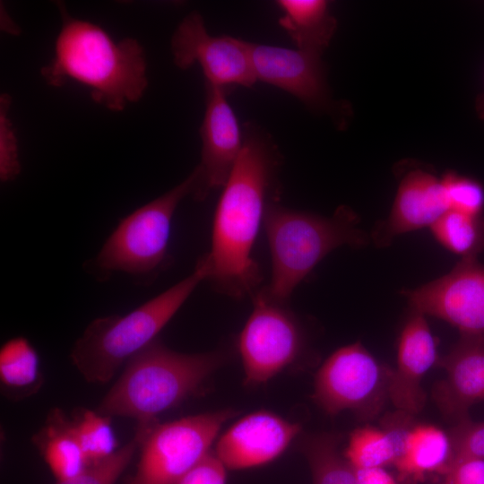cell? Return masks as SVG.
Segmentation results:
<instances>
[{"label": "cell", "instance_id": "cell-1", "mask_svg": "<svg viewBox=\"0 0 484 484\" xmlns=\"http://www.w3.org/2000/svg\"><path fill=\"white\" fill-rule=\"evenodd\" d=\"M240 156L222 187L213 216L206 281L234 298L253 296L261 274L252 251L266 209L277 200L281 156L270 134L254 125L243 131Z\"/></svg>", "mask_w": 484, "mask_h": 484}, {"label": "cell", "instance_id": "cell-2", "mask_svg": "<svg viewBox=\"0 0 484 484\" xmlns=\"http://www.w3.org/2000/svg\"><path fill=\"white\" fill-rule=\"evenodd\" d=\"M62 25L54 57L40 70L45 82L60 87L73 80L90 90L91 99L118 112L138 101L148 86L146 59L135 39L114 40L99 26L70 16L58 4Z\"/></svg>", "mask_w": 484, "mask_h": 484}, {"label": "cell", "instance_id": "cell-3", "mask_svg": "<svg viewBox=\"0 0 484 484\" xmlns=\"http://www.w3.org/2000/svg\"><path fill=\"white\" fill-rule=\"evenodd\" d=\"M223 358L219 351L177 352L156 339L127 361L97 411L108 417L134 418L139 428H149L160 413L194 393Z\"/></svg>", "mask_w": 484, "mask_h": 484}, {"label": "cell", "instance_id": "cell-4", "mask_svg": "<svg viewBox=\"0 0 484 484\" xmlns=\"http://www.w3.org/2000/svg\"><path fill=\"white\" fill-rule=\"evenodd\" d=\"M206 278L205 265L199 259L190 275L133 311L95 319L74 343L71 352L74 366L90 383L108 382L123 363L156 340Z\"/></svg>", "mask_w": 484, "mask_h": 484}, {"label": "cell", "instance_id": "cell-5", "mask_svg": "<svg viewBox=\"0 0 484 484\" xmlns=\"http://www.w3.org/2000/svg\"><path fill=\"white\" fill-rule=\"evenodd\" d=\"M357 216L340 207L330 218L269 203L264 227L272 261L269 293L287 302L295 288L330 252L345 245L360 246L366 235Z\"/></svg>", "mask_w": 484, "mask_h": 484}, {"label": "cell", "instance_id": "cell-6", "mask_svg": "<svg viewBox=\"0 0 484 484\" xmlns=\"http://www.w3.org/2000/svg\"><path fill=\"white\" fill-rule=\"evenodd\" d=\"M197 176L180 184L122 219L88 269L105 281L114 272L145 280L156 276L169 262L171 222L179 203L193 194Z\"/></svg>", "mask_w": 484, "mask_h": 484}, {"label": "cell", "instance_id": "cell-7", "mask_svg": "<svg viewBox=\"0 0 484 484\" xmlns=\"http://www.w3.org/2000/svg\"><path fill=\"white\" fill-rule=\"evenodd\" d=\"M235 414L220 410L137 429L142 453L129 484H177L210 453L220 429Z\"/></svg>", "mask_w": 484, "mask_h": 484}, {"label": "cell", "instance_id": "cell-8", "mask_svg": "<svg viewBox=\"0 0 484 484\" xmlns=\"http://www.w3.org/2000/svg\"><path fill=\"white\" fill-rule=\"evenodd\" d=\"M253 310L238 341L248 385L264 384L295 363L303 353L305 334L285 301L266 287L252 296Z\"/></svg>", "mask_w": 484, "mask_h": 484}, {"label": "cell", "instance_id": "cell-9", "mask_svg": "<svg viewBox=\"0 0 484 484\" xmlns=\"http://www.w3.org/2000/svg\"><path fill=\"white\" fill-rule=\"evenodd\" d=\"M391 369L360 343L343 346L332 353L317 370L313 399L326 413L352 411L369 419L388 397Z\"/></svg>", "mask_w": 484, "mask_h": 484}, {"label": "cell", "instance_id": "cell-10", "mask_svg": "<svg viewBox=\"0 0 484 484\" xmlns=\"http://www.w3.org/2000/svg\"><path fill=\"white\" fill-rule=\"evenodd\" d=\"M174 64L186 70L198 64L205 83L252 87L257 81L250 42L229 36L215 37L207 31L203 16L196 11L177 25L170 40Z\"/></svg>", "mask_w": 484, "mask_h": 484}, {"label": "cell", "instance_id": "cell-11", "mask_svg": "<svg viewBox=\"0 0 484 484\" xmlns=\"http://www.w3.org/2000/svg\"><path fill=\"white\" fill-rule=\"evenodd\" d=\"M414 312L440 318L462 335L484 339V265L465 257L446 274L402 292Z\"/></svg>", "mask_w": 484, "mask_h": 484}, {"label": "cell", "instance_id": "cell-12", "mask_svg": "<svg viewBox=\"0 0 484 484\" xmlns=\"http://www.w3.org/2000/svg\"><path fill=\"white\" fill-rule=\"evenodd\" d=\"M205 110L200 127L201 161L193 196L203 200L211 191L222 188L243 149L244 136L225 88L205 83Z\"/></svg>", "mask_w": 484, "mask_h": 484}, {"label": "cell", "instance_id": "cell-13", "mask_svg": "<svg viewBox=\"0 0 484 484\" xmlns=\"http://www.w3.org/2000/svg\"><path fill=\"white\" fill-rule=\"evenodd\" d=\"M250 49L257 81L287 91L313 110L333 107L320 55L251 42Z\"/></svg>", "mask_w": 484, "mask_h": 484}, {"label": "cell", "instance_id": "cell-14", "mask_svg": "<svg viewBox=\"0 0 484 484\" xmlns=\"http://www.w3.org/2000/svg\"><path fill=\"white\" fill-rule=\"evenodd\" d=\"M300 430L299 424L275 413L255 411L238 419L221 435L214 454L227 469L257 467L279 457Z\"/></svg>", "mask_w": 484, "mask_h": 484}, {"label": "cell", "instance_id": "cell-15", "mask_svg": "<svg viewBox=\"0 0 484 484\" xmlns=\"http://www.w3.org/2000/svg\"><path fill=\"white\" fill-rule=\"evenodd\" d=\"M438 359L436 341L425 315L414 312L401 332L396 367L389 378L388 397L399 412L412 416L423 409L422 381Z\"/></svg>", "mask_w": 484, "mask_h": 484}, {"label": "cell", "instance_id": "cell-16", "mask_svg": "<svg viewBox=\"0 0 484 484\" xmlns=\"http://www.w3.org/2000/svg\"><path fill=\"white\" fill-rule=\"evenodd\" d=\"M438 364L445 376L434 386L435 402L455 423L469 419L470 408L484 401V339L462 335Z\"/></svg>", "mask_w": 484, "mask_h": 484}, {"label": "cell", "instance_id": "cell-17", "mask_svg": "<svg viewBox=\"0 0 484 484\" xmlns=\"http://www.w3.org/2000/svg\"><path fill=\"white\" fill-rule=\"evenodd\" d=\"M447 211L441 178L422 169L411 170L399 184L385 236L431 227Z\"/></svg>", "mask_w": 484, "mask_h": 484}, {"label": "cell", "instance_id": "cell-18", "mask_svg": "<svg viewBox=\"0 0 484 484\" xmlns=\"http://www.w3.org/2000/svg\"><path fill=\"white\" fill-rule=\"evenodd\" d=\"M451 455L448 433L433 425L418 424L405 434L394 465L402 479L421 480L428 473L445 472Z\"/></svg>", "mask_w": 484, "mask_h": 484}, {"label": "cell", "instance_id": "cell-19", "mask_svg": "<svg viewBox=\"0 0 484 484\" xmlns=\"http://www.w3.org/2000/svg\"><path fill=\"white\" fill-rule=\"evenodd\" d=\"M276 4L283 12L279 24L298 49L321 56L337 27L329 3L324 0H279Z\"/></svg>", "mask_w": 484, "mask_h": 484}, {"label": "cell", "instance_id": "cell-20", "mask_svg": "<svg viewBox=\"0 0 484 484\" xmlns=\"http://www.w3.org/2000/svg\"><path fill=\"white\" fill-rule=\"evenodd\" d=\"M33 440L58 480L74 477L89 466L71 419L60 410L49 414L45 427Z\"/></svg>", "mask_w": 484, "mask_h": 484}, {"label": "cell", "instance_id": "cell-21", "mask_svg": "<svg viewBox=\"0 0 484 484\" xmlns=\"http://www.w3.org/2000/svg\"><path fill=\"white\" fill-rule=\"evenodd\" d=\"M410 428L402 423L384 429L371 426L356 428L349 438L344 457L354 469L394 464Z\"/></svg>", "mask_w": 484, "mask_h": 484}, {"label": "cell", "instance_id": "cell-22", "mask_svg": "<svg viewBox=\"0 0 484 484\" xmlns=\"http://www.w3.org/2000/svg\"><path fill=\"white\" fill-rule=\"evenodd\" d=\"M0 380L4 391L13 396H26L39 387V358L27 339L16 337L2 346Z\"/></svg>", "mask_w": 484, "mask_h": 484}, {"label": "cell", "instance_id": "cell-23", "mask_svg": "<svg viewBox=\"0 0 484 484\" xmlns=\"http://www.w3.org/2000/svg\"><path fill=\"white\" fill-rule=\"evenodd\" d=\"M338 445L339 437L333 434L310 436L302 442L313 484H358L354 470L340 454Z\"/></svg>", "mask_w": 484, "mask_h": 484}, {"label": "cell", "instance_id": "cell-24", "mask_svg": "<svg viewBox=\"0 0 484 484\" xmlns=\"http://www.w3.org/2000/svg\"><path fill=\"white\" fill-rule=\"evenodd\" d=\"M436 239L451 252L476 257L484 248V219L447 211L431 227Z\"/></svg>", "mask_w": 484, "mask_h": 484}, {"label": "cell", "instance_id": "cell-25", "mask_svg": "<svg viewBox=\"0 0 484 484\" xmlns=\"http://www.w3.org/2000/svg\"><path fill=\"white\" fill-rule=\"evenodd\" d=\"M71 424L89 466L101 462L117 451V442L110 417L98 411L82 410L71 419Z\"/></svg>", "mask_w": 484, "mask_h": 484}, {"label": "cell", "instance_id": "cell-26", "mask_svg": "<svg viewBox=\"0 0 484 484\" xmlns=\"http://www.w3.org/2000/svg\"><path fill=\"white\" fill-rule=\"evenodd\" d=\"M448 211L481 216L484 209V187L476 179L454 171L441 177Z\"/></svg>", "mask_w": 484, "mask_h": 484}, {"label": "cell", "instance_id": "cell-27", "mask_svg": "<svg viewBox=\"0 0 484 484\" xmlns=\"http://www.w3.org/2000/svg\"><path fill=\"white\" fill-rule=\"evenodd\" d=\"M141 436L134 438L101 462L88 466L74 477L58 480L56 484H115L129 464L135 450L141 445Z\"/></svg>", "mask_w": 484, "mask_h": 484}, {"label": "cell", "instance_id": "cell-28", "mask_svg": "<svg viewBox=\"0 0 484 484\" xmlns=\"http://www.w3.org/2000/svg\"><path fill=\"white\" fill-rule=\"evenodd\" d=\"M11 96L0 97V178L2 182L15 179L21 173L18 140L9 117Z\"/></svg>", "mask_w": 484, "mask_h": 484}, {"label": "cell", "instance_id": "cell-29", "mask_svg": "<svg viewBox=\"0 0 484 484\" xmlns=\"http://www.w3.org/2000/svg\"><path fill=\"white\" fill-rule=\"evenodd\" d=\"M448 434L452 445L450 463L468 457L484 459V421L466 419L455 423Z\"/></svg>", "mask_w": 484, "mask_h": 484}, {"label": "cell", "instance_id": "cell-30", "mask_svg": "<svg viewBox=\"0 0 484 484\" xmlns=\"http://www.w3.org/2000/svg\"><path fill=\"white\" fill-rule=\"evenodd\" d=\"M226 467L214 453H209L177 484H226Z\"/></svg>", "mask_w": 484, "mask_h": 484}, {"label": "cell", "instance_id": "cell-31", "mask_svg": "<svg viewBox=\"0 0 484 484\" xmlns=\"http://www.w3.org/2000/svg\"><path fill=\"white\" fill-rule=\"evenodd\" d=\"M445 484H484V459L468 457L448 466Z\"/></svg>", "mask_w": 484, "mask_h": 484}, {"label": "cell", "instance_id": "cell-32", "mask_svg": "<svg viewBox=\"0 0 484 484\" xmlns=\"http://www.w3.org/2000/svg\"><path fill=\"white\" fill-rule=\"evenodd\" d=\"M353 470L358 484H397L393 476L384 467Z\"/></svg>", "mask_w": 484, "mask_h": 484}, {"label": "cell", "instance_id": "cell-33", "mask_svg": "<svg viewBox=\"0 0 484 484\" xmlns=\"http://www.w3.org/2000/svg\"><path fill=\"white\" fill-rule=\"evenodd\" d=\"M477 106L480 117L484 119V96L480 99Z\"/></svg>", "mask_w": 484, "mask_h": 484}, {"label": "cell", "instance_id": "cell-34", "mask_svg": "<svg viewBox=\"0 0 484 484\" xmlns=\"http://www.w3.org/2000/svg\"><path fill=\"white\" fill-rule=\"evenodd\" d=\"M445 484V483H444Z\"/></svg>", "mask_w": 484, "mask_h": 484}]
</instances>
